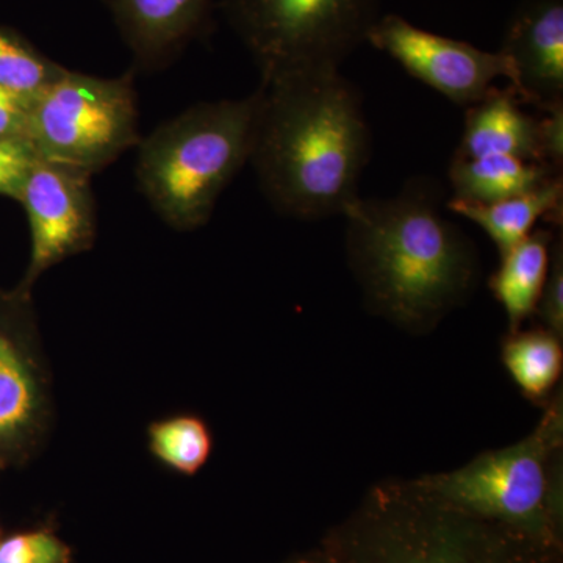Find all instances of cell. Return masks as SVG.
<instances>
[{
  "instance_id": "6da1fadb",
  "label": "cell",
  "mask_w": 563,
  "mask_h": 563,
  "mask_svg": "<svg viewBox=\"0 0 563 563\" xmlns=\"http://www.w3.org/2000/svg\"><path fill=\"white\" fill-rule=\"evenodd\" d=\"M250 163L277 213L343 217L358 196L373 136L358 88L340 69L261 84Z\"/></svg>"
},
{
  "instance_id": "7a4b0ae2",
  "label": "cell",
  "mask_w": 563,
  "mask_h": 563,
  "mask_svg": "<svg viewBox=\"0 0 563 563\" xmlns=\"http://www.w3.org/2000/svg\"><path fill=\"white\" fill-rule=\"evenodd\" d=\"M343 218L366 302L395 324L429 331L473 291L476 250L444 218L431 180H410L393 198L355 199Z\"/></svg>"
},
{
  "instance_id": "3957f363",
  "label": "cell",
  "mask_w": 563,
  "mask_h": 563,
  "mask_svg": "<svg viewBox=\"0 0 563 563\" xmlns=\"http://www.w3.org/2000/svg\"><path fill=\"white\" fill-rule=\"evenodd\" d=\"M321 543L343 563H563V548L465 512L417 479L376 485Z\"/></svg>"
},
{
  "instance_id": "277c9868",
  "label": "cell",
  "mask_w": 563,
  "mask_h": 563,
  "mask_svg": "<svg viewBox=\"0 0 563 563\" xmlns=\"http://www.w3.org/2000/svg\"><path fill=\"white\" fill-rule=\"evenodd\" d=\"M262 90L199 102L163 122L136 146L141 195L168 228L201 229L222 192L250 163Z\"/></svg>"
},
{
  "instance_id": "5b68a950",
  "label": "cell",
  "mask_w": 563,
  "mask_h": 563,
  "mask_svg": "<svg viewBox=\"0 0 563 563\" xmlns=\"http://www.w3.org/2000/svg\"><path fill=\"white\" fill-rule=\"evenodd\" d=\"M520 442L481 453L453 472L417 477L422 487L465 512L563 548V402L544 404Z\"/></svg>"
},
{
  "instance_id": "8992f818",
  "label": "cell",
  "mask_w": 563,
  "mask_h": 563,
  "mask_svg": "<svg viewBox=\"0 0 563 563\" xmlns=\"http://www.w3.org/2000/svg\"><path fill=\"white\" fill-rule=\"evenodd\" d=\"M220 7L261 84L340 69L380 18L379 0H220Z\"/></svg>"
},
{
  "instance_id": "52a82bcc",
  "label": "cell",
  "mask_w": 563,
  "mask_h": 563,
  "mask_svg": "<svg viewBox=\"0 0 563 563\" xmlns=\"http://www.w3.org/2000/svg\"><path fill=\"white\" fill-rule=\"evenodd\" d=\"M141 139L132 74L65 69L31 102L27 141L40 161L95 176L136 150Z\"/></svg>"
},
{
  "instance_id": "ba28073f",
  "label": "cell",
  "mask_w": 563,
  "mask_h": 563,
  "mask_svg": "<svg viewBox=\"0 0 563 563\" xmlns=\"http://www.w3.org/2000/svg\"><path fill=\"white\" fill-rule=\"evenodd\" d=\"M52 374L33 291L0 288V470L21 468L43 451L54 426Z\"/></svg>"
},
{
  "instance_id": "9c48e42d",
  "label": "cell",
  "mask_w": 563,
  "mask_h": 563,
  "mask_svg": "<svg viewBox=\"0 0 563 563\" xmlns=\"http://www.w3.org/2000/svg\"><path fill=\"white\" fill-rule=\"evenodd\" d=\"M92 176L36 158L18 202L31 228V258L21 287L33 291L44 273L84 254L98 236Z\"/></svg>"
},
{
  "instance_id": "30bf717a",
  "label": "cell",
  "mask_w": 563,
  "mask_h": 563,
  "mask_svg": "<svg viewBox=\"0 0 563 563\" xmlns=\"http://www.w3.org/2000/svg\"><path fill=\"white\" fill-rule=\"evenodd\" d=\"M366 43L457 106L479 102L498 79L514 81L512 63L501 51L424 31L399 14H380Z\"/></svg>"
},
{
  "instance_id": "8fae6325",
  "label": "cell",
  "mask_w": 563,
  "mask_h": 563,
  "mask_svg": "<svg viewBox=\"0 0 563 563\" xmlns=\"http://www.w3.org/2000/svg\"><path fill=\"white\" fill-rule=\"evenodd\" d=\"M499 51L512 63L521 103L542 111L563 103V0H523Z\"/></svg>"
},
{
  "instance_id": "7c38bea8",
  "label": "cell",
  "mask_w": 563,
  "mask_h": 563,
  "mask_svg": "<svg viewBox=\"0 0 563 563\" xmlns=\"http://www.w3.org/2000/svg\"><path fill=\"white\" fill-rule=\"evenodd\" d=\"M140 69L172 65L202 35L217 0H102Z\"/></svg>"
},
{
  "instance_id": "4fadbf2b",
  "label": "cell",
  "mask_w": 563,
  "mask_h": 563,
  "mask_svg": "<svg viewBox=\"0 0 563 563\" xmlns=\"http://www.w3.org/2000/svg\"><path fill=\"white\" fill-rule=\"evenodd\" d=\"M454 157H515L543 163L539 118L521 110L520 98L510 85L492 88L479 102L466 107L462 140Z\"/></svg>"
},
{
  "instance_id": "5bb4252c",
  "label": "cell",
  "mask_w": 563,
  "mask_h": 563,
  "mask_svg": "<svg viewBox=\"0 0 563 563\" xmlns=\"http://www.w3.org/2000/svg\"><path fill=\"white\" fill-rule=\"evenodd\" d=\"M444 207L479 225L498 247L499 255H504L528 239L540 221L562 224V174L551 177L531 191L503 201L483 203L451 198Z\"/></svg>"
},
{
  "instance_id": "9a60e30c",
  "label": "cell",
  "mask_w": 563,
  "mask_h": 563,
  "mask_svg": "<svg viewBox=\"0 0 563 563\" xmlns=\"http://www.w3.org/2000/svg\"><path fill=\"white\" fill-rule=\"evenodd\" d=\"M555 235L550 229H536L509 252L501 255L499 268L492 274L488 287L506 312L509 332L523 329L539 307L551 265Z\"/></svg>"
},
{
  "instance_id": "2e32d148",
  "label": "cell",
  "mask_w": 563,
  "mask_h": 563,
  "mask_svg": "<svg viewBox=\"0 0 563 563\" xmlns=\"http://www.w3.org/2000/svg\"><path fill=\"white\" fill-rule=\"evenodd\" d=\"M558 174L543 163L515 157H453L448 179L454 199L490 203L531 191Z\"/></svg>"
},
{
  "instance_id": "e0dca14e",
  "label": "cell",
  "mask_w": 563,
  "mask_h": 563,
  "mask_svg": "<svg viewBox=\"0 0 563 563\" xmlns=\"http://www.w3.org/2000/svg\"><path fill=\"white\" fill-rule=\"evenodd\" d=\"M563 339L548 329L507 332L501 344L504 368L533 404L553 398L563 373Z\"/></svg>"
},
{
  "instance_id": "ac0fdd59",
  "label": "cell",
  "mask_w": 563,
  "mask_h": 563,
  "mask_svg": "<svg viewBox=\"0 0 563 563\" xmlns=\"http://www.w3.org/2000/svg\"><path fill=\"white\" fill-rule=\"evenodd\" d=\"M147 446L166 468L181 476H195L209 462L213 435L202 418L191 413L172 415L151 422Z\"/></svg>"
},
{
  "instance_id": "d6986e66",
  "label": "cell",
  "mask_w": 563,
  "mask_h": 563,
  "mask_svg": "<svg viewBox=\"0 0 563 563\" xmlns=\"http://www.w3.org/2000/svg\"><path fill=\"white\" fill-rule=\"evenodd\" d=\"M65 69L20 33L0 25V87L32 102Z\"/></svg>"
},
{
  "instance_id": "ffe728a7",
  "label": "cell",
  "mask_w": 563,
  "mask_h": 563,
  "mask_svg": "<svg viewBox=\"0 0 563 563\" xmlns=\"http://www.w3.org/2000/svg\"><path fill=\"white\" fill-rule=\"evenodd\" d=\"M73 550L51 528H35L0 539V563H73Z\"/></svg>"
},
{
  "instance_id": "44dd1931",
  "label": "cell",
  "mask_w": 563,
  "mask_h": 563,
  "mask_svg": "<svg viewBox=\"0 0 563 563\" xmlns=\"http://www.w3.org/2000/svg\"><path fill=\"white\" fill-rule=\"evenodd\" d=\"M36 154L27 141L0 140V196L18 201Z\"/></svg>"
},
{
  "instance_id": "7402d4cb",
  "label": "cell",
  "mask_w": 563,
  "mask_h": 563,
  "mask_svg": "<svg viewBox=\"0 0 563 563\" xmlns=\"http://www.w3.org/2000/svg\"><path fill=\"white\" fill-rule=\"evenodd\" d=\"M536 314L542 328L563 339V244L561 236L554 240L551 251V265Z\"/></svg>"
},
{
  "instance_id": "603a6c76",
  "label": "cell",
  "mask_w": 563,
  "mask_h": 563,
  "mask_svg": "<svg viewBox=\"0 0 563 563\" xmlns=\"http://www.w3.org/2000/svg\"><path fill=\"white\" fill-rule=\"evenodd\" d=\"M539 118V143L544 165L562 174L563 166V103L543 110Z\"/></svg>"
},
{
  "instance_id": "cb8c5ba5",
  "label": "cell",
  "mask_w": 563,
  "mask_h": 563,
  "mask_svg": "<svg viewBox=\"0 0 563 563\" xmlns=\"http://www.w3.org/2000/svg\"><path fill=\"white\" fill-rule=\"evenodd\" d=\"M29 110L27 99L0 87V140L27 141Z\"/></svg>"
},
{
  "instance_id": "d4e9b609",
  "label": "cell",
  "mask_w": 563,
  "mask_h": 563,
  "mask_svg": "<svg viewBox=\"0 0 563 563\" xmlns=\"http://www.w3.org/2000/svg\"><path fill=\"white\" fill-rule=\"evenodd\" d=\"M280 563H343L336 558L335 554L329 550L325 544H320V547L314 548L312 551H307V553L296 555V558L288 559V561Z\"/></svg>"
},
{
  "instance_id": "484cf974",
  "label": "cell",
  "mask_w": 563,
  "mask_h": 563,
  "mask_svg": "<svg viewBox=\"0 0 563 563\" xmlns=\"http://www.w3.org/2000/svg\"><path fill=\"white\" fill-rule=\"evenodd\" d=\"M0 474H2V470H0ZM0 539H2V532H0Z\"/></svg>"
}]
</instances>
